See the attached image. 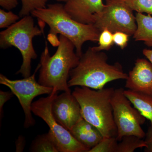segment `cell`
Returning a JSON list of instances; mask_svg holds the SVG:
<instances>
[{
	"instance_id": "1",
	"label": "cell",
	"mask_w": 152,
	"mask_h": 152,
	"mask_svg": "<svg viewBox=\"0 0 152 152\" xmlns=\"http://www.w3.org/2000/svg\"><path fill=\"white\" fill-rule=\"evenodd\" d=\"M107 56L89 47L80 57L78 65L71 70L68 86L86 87L94 90L102 89L108 83L118 80H126L128 75L119 63H108Z\"/></svg>"
},
{
	"instance_id": "2",
	"label": "cell",
	"mask_w": 152,
	"mask_h": 152,
	"mask_svg": "<svg viewBox=\"0 0 152 152\" xmlns=\"http://www.w3.org/2000/svg\"><path fill=\"white\" fill-rule=\"evenodd\" d=\"M31 15L45 23L50 28L48 35L64 36L74 44L79 57L83 54L82 47L85 42H96L101 32L93 24H85L75 20L66 12L64 5L50 4L45 8L37 9Z\"/></svg>"
},
{
	"instance_id": "3",
	"label": "cell",
	"mask_w": 152,
	"mask_h": 152,
	"mask_svg": "<svg viewBox=\"0 0 152 152\" xmlns=\"http://www.w3.org/2000/svg\"><path fill=\"white\" fill-rule=\"evenodd\" d=\"M56 51L51 56L45 41V47L41 54V67L38 82L53 91L71 92L68 82L71 70L78 65L79 57L75 51L74 44L64 36L60 35Z\"/></svg>"
},
{
	"instance_id": "4",
	"label": "cell",
	"mask_w": 152,
	"mask_h": 152,
	"mask_svg": "<svg viewBox=\"0 0 152 152\" xmlns=\"http://www.w3.org/2000/svg\"><path fill=\"white\" fill-rule=\"evenodd\" d=\"M114 90L77 86L72 93L80 104L83 118L97 128L104 138L117 137L111 104Z\"/></svg>"
},
{
	"instance_id": "5",
	"label": "cell",
	"mask_w": 152,
	"mask_h": 152,
	"mask_svg": "<svg viewBox=\"0 0 152 152\" xmlns=\"http://www.w3.org/2000/svg\"><path fill=\"white\" fill-rule=\"evenodd\" d=\"M43 33L42 29L35 26L34 19L30 15L23 17L21 20L0 33L1 49L15 47L21 53L23 63L16 74H21L24 78L31 76L32 60L36 59L37 57L33 46V39L41 36Z\"/></svg>"
},
{
	"instance_id": "6",
	"label": "cell",
	"mask_w": 152,
	"mask_h": 152,
	"mask_svg": "<svg viewBox=\"0 0 152 152\" xmlns=\"http://www.w3.org/2000/svg\"><path fill=\"white\" fill-rule=\"evenodd\" d=\"M56 92L53 91L47 97L40 98L32 104L34 115L41 118L49 128L48 132L59 152H88L89 149L73 136L70 132L55 120L51 111L52 102Z\"/></svg>"
},
{
	"instance_id": "7",
	"label": "cell",
	"mask_w": 152,
	"mask_h": 152,
	"mask_svg": "<svg viewBox=\"0 0 152 152\" xmlns=\"http://www.w3.org/2000/svg\"><path fill=\"white\" fill-rule=\"evenodd\" d=\"M124 91L122 88L115 89L111 99L114 119L117 129V140L121 141L124 136L130 135L144 138L145 133L141 126L145 124L146 118L132 106Z\"/></svg>"
},
{
	"instance_id": "8",
	"label": "cell",
	"mask_w": 152,
	"mask_h": 152,
	"mask_svg": "<svg viewBox=\"0 0 152 152\" xmlns=\"http://www.w3.org/2000/svg\"><path fill=\"white\" fill-rule=\"evenodd\" d=\"M41 67L39 64L32 75L21 80H11L3 74L0 75V84L8 87L14 95L16 96L24 112V126L29 128L35 124V121L32 115V101L38 96L50 94L52 88L45 86L36 81V74Z\"/></svg>"
},
{
	"instance_id": "9",
	"label": "cell",
	"mask_w": 152,
	"mask_h": 152,
	"mask_svg": "<svg viewBox=\"0 0 152 152\" xmlns=\"http://www.w3.org/2000/svg\"><path fill=\"white\" fill-rule=\"evenodd\" d=\"M94 25L100 32L107 29L113 34L123 32L129 36L134 35L137 28L133 11L125 0H106L103 10Z\"/></svg>"
},
{
	"instance_id": "10",
	"label": "cell",
	"mask_w": 152,
	"mask_h": 152,
	"mask_svg": "<svg viewBox=\"0 0 152 152\" xmlns=\"http://www.w3.org/2000/svg\"><path fill=\"white\" fill-rule=\"evenodd\" d=\"M51 111L55 120L69 131L83 117L80 104L71 92L56 95L52 101Z\"/></svg>"
},
{
	"instance_id": "11",
	"label": "cell",
	"mask_w": 152,
	"mask_h": 152,
	"mask_svg": "<svg viewBox=\"0 0 152 152\" xmlns=\"http://www.w3.org/2000/svg\"><path fill=\"white\" fill-rule=\"evenodd\" d=\"M65 3L64 9L68 15L85 24L94 25L105 6L102 0H67Z\"/></svg>"
},
{
	"instance_id": "12",
	"label": "cell",
	"mask_w": 152,
	"mask_h": 152,
	"mask_svg": "<svg viewBox=\"0 0 152 152\" xmlns=\"http://www.w3.org/2000/svg\"><path fill=\"white\" fill-rule=\"evenodd\" d=\"M125 87L135 92L152 96V64L148 60H136L129 72Z\"/></svg>"
},
{
	"instance_id": "13",
	"label": "cell",
	"mask_w": 152,
	"mask_h": 152,
	"mask_svg": "<svg viewBox=\"0 0 152 152\" xmlns=\"http://www.w3.org/2000/svg\"><path fill=\"white\" fill-rule=\"evenodd\" d=\"M69 132L79 142L88 149L89 151L98 145L104 138L97 128L83 117Z\"/></svg>"
},
{
	"instance_id": "14",
	"label": "cell",
	"mask_w": 152,
	"mask_h": 152,
	"mask_svg": "<svg viewBox=\"0 0 152 152\" xmlns=\"http://www.w3.org/2000/svg\"><path fill=\"white\" fill-rule=\"evenodd\" d=\"M137 28L133 38L135 41L143 42L146 45L152 47V16L137 13Z\"/></svg>"
},
{
	"instance_id": "15",
	"label": "cell",
	"mask_w": 152,
	"mask_h": 152,
	"mask_svg": "<svg viewBox=\"0 0 152 152\" xmlns=\"http://www.w3.org/2000/svg\"><path fill=\"white\" fill-rule=\"evenodd\" d=\"M124 94L133 106L152 124V96L124 90Z\"/></svg>"
},
{
	"instance_id": "16",
	"label": "cell",
	"mask_w": 152,
	"mask_h": 152,
	"mask_svg": "<svg viewBox=\"0 0 152 152\" xmlns=\"http://www.w3.org/2000/svg\"><path fill=\"white\" fill-rule=\"evenodd\" d=\"M30 151L34 152H59L48 132L37 137L31 144Z\"/></svg>"
},
{
	"instance_id": "17",
	"label": "cell",
	"mask_w": 152,
	"mask_h": 152,
	"mask_svg": "<svg viewBox=\"0 0 152 152\" xmlns=\"http://www.w3.org/2000/svg\"><path fill=\"white\" fill-rule=\"evenodd\" d=\"M142 139L133 135L124 136L118 143L116 152H133L137 149L145 148L146 144Z\"/></svg>"
},
{
	"instance_id": "18",
	"label": "cell",
	"mask_w": 152,
	"mask_h": 152,
	"mask_svg": "<svg viewBox=\"0 0 152 152\" xmlns=\"http://www.w3.org/2000/svg\"><path fill=\"white\" fill-rule=\"evenodd\" d=\"M22 8L19 12L20 17L29 15L31 13L37 9L46 7V4L48 0H21Z\"/></svg>"
},
{
	"instance_id": "19",
	"label": "cell",
	"mask_w": 152,
	"mask_h": 152,
	"mask_svg": "<svg viewBox=\"0 0 152 152\" xmlns=\"http://www.w3.org/2000/svg\"><path fill=\"white\" fill-rule=\"evenodd\" d=\"M118 140L116 137L103 138L96 146L88 152H116Z\"/></svg>"
},
{
	"instance_id": "20",
	"label": "cell",
	"mask_w": 152,
	"mask_h": 152,
	"mask_svg": "<svg viewBox=\"0 0 152 152\" xmlns=\"http://www.w3.org/2000/svg\"><path fill=\"white\" fill-rule=\"evenodd\" d=\"M97 47H92L96 51L109 50L114 45L113 33L107 29H105L101 32Z\"/></svg>"
},
{
	"instance_id": "21",
	"label": "cell",
	"mask_w": 152,
	"mask_h": 152,
	"mask_svg": "<svg viewBox=\"0 0 152 152\" xmlns=\"http://www.w3.org/2000/svg\"><path fill=\"white\" fill-rule=\"evenodd\" d=\"M133 11L152 16V0H125Z\"/></svg>"
},
{
	"instance_id": "22",
	"label": "cell",
	"mask_w": 152,
	"mask_h": 152,
	"mask_svg": "<svg viewBox=\"0 0 152 152\" xmlns=\"http://www.w3.org/2000/svg\"><path fill=\"white\" fill-rule=\"evenodd\" d=\"M20 17L11 11L0 9V28H8L17 22Z\"/></svg>"
},
{
	"instance_id": "23",
	"label": "cell",
	"mask_w": 152,
	"mask_h": 152,
	"mask_svg": "<svg viewBox=\"0 0 152 152\" xmlns=\"http://www.w3.org/2000/svg\"><path fill=\"white\" fill-rule=\"evenodd\" d=\"M129 36L123 32L118 31L113 34L114 45L124 50L127 46Z\"/></svg>"
},
{
	"instance_id": "24",
	"label": "cell",
	"mask_w": 152,
	"mask_h": 152,
	"mask_svg": "<svg viewBox=\"0 0 152 152\" xmlns=\"http://www.w3.org/2000/svg\"><path fill=\"white\" fill-rule=\"evenodd\" d=\"M14 94L12 91H0V117L1 120L3 117V107L5 104L14 96Z\"/></svg>"
},
{
	"instance_id": "25",
	"label": "cell",
	"mask_w": 152,
	"mask_h": 152,
	"mask_svg": "<svg viewBox=\"0 0 152 152\" xmlns=\"http://www.w3.org/2000/svg\"><path fill=\"white\" fill-rule=\"evenodd\" d=\"M145 141L146 144V147H145L144 152H152V124L148 129L147 132L145 133Z\"/></svg>"
},
{
	"instance_id": "26",
	"label": "cell",
	"mask_w": 152,
	"mask_h": 152,
	"mask_svg": "<svg viewBox=\"0 0 152 152\" xmlns=\"http://www.w3.org/2000/svg\"><path fill=\"white\" fill-rule=\"evenodd\" d=\"M18 4V0H0V6L7 10L15 8Z\"/></svg>"
},
{
	"instance_id": "27",
	"label": "cell",
	"mask_w": 152,
	"mask_h": 152,
	"mask_svg": "<svg viewBox=\"0 0 152 152\" xmlns=\"http://www.w3.org/2000/svg\"><path fill=\"white\" fill-rule=\"evenodd\" d=\"M25 140L23 137H19L16 142V152H22L24 148Z\"/></svg>"
},
{
	"instance_id": "28",
	"label": "cell",
	"mask_w": 152,
	"mask_h": 152,
	"mask_svg": "<svg viewBox=\"0 0 152 152\" xmlns=\"http://www.w3.org/2000/svg\"><path fill=\"white\" fill-rule=\"evenodd\" d=\"M143 54L147 59L152 64V50L151 49H145L143 50Z\"/></svg>"
},
{
	"instance_id": "29",
	"label": "cell",
	"mask_w": 152,
	"mask_h": 152,
	"mask_svg": "<svg viewBox=\"0 0 152 152\" xmlns=\"http://www.w3.org/2000/svg\"><path fill=\"white\" fill-rule=\"evenodd\" d=\"M56 1L58 2H66L67 0H56Z\"/></svg>"
}]
</instances>
